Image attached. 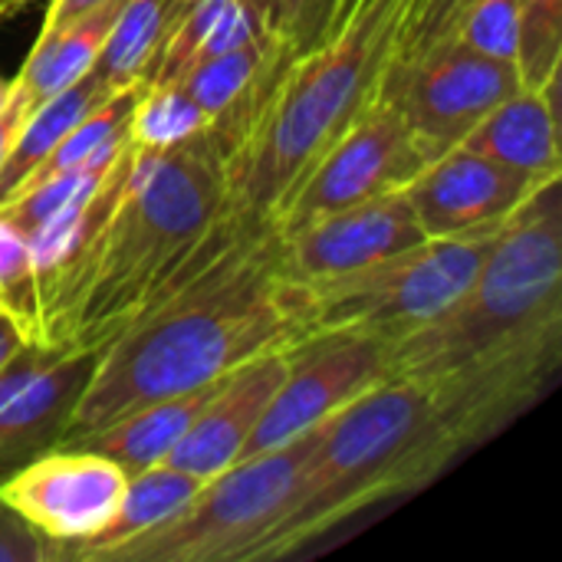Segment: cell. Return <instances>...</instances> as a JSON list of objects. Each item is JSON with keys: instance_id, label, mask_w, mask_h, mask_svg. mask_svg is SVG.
I'll return each mask as SVG.
<instances>
[{"instance_id": "277c9868", "label": "cell", "mask_w": 562, "mask_h": 562, "mask_svg": "<svg viewBox=\"0 0 562 562\" xmlns=\"http://www.w3.org/2000/svg\"><path fill=\"white\" fill-rule=\"evenodd\" d=\"M415 0H336L323 30L280 66L273 92L224 161L227 204L273 227L326 148L379 99Z\"/></svg>"}, {"instance_id": "f546056e", "label": "cell", "mask_w": 562, "mask_h": 562, "mask_svg": "<svg viewBox=\"0 0 562 562\" xmlns=\"http://www.w3.org/2000/svg\"><path fill=\"white\" fill-rule=\"evenodd\" d=\"M468 3L471 0H415V10H412L398 59H412V56L451 40L461 13L468 10Z\"/></svg>"}, {"instance_id": "1f68e13d", "label": "cell", "mask_w": 562, "mask_h": 562, "mask_svg": "<svg viewBox=\"0 0 562 562\" xmlns=\"http://www.w3.org/2000/svg\"><path fill=\"white\" fill-rule=\"evenodd\" d=\"M69 349L63 346H49V342H26L23 349H16L3 366H0V408L43 369H49L56 359H63Z\"/></svg>"}, {"instance_id": "d590c367", "label": "cell", "mask_w": 562, "mask_h": 562, "mask_svg": "<svg viewBox=\"0 0 562 562\" xmlns=\"http://www.w3.org/2000/svg\"><path fill=\"white\" fill-rule=\"evenodd\" d=\"M30 0H0V20H7L10 13H16V10H23Z\"/></svg>"}, {"instance_id": "d6a6232c", "label": "cell", "mask_w": 562, "mask_h": 562, "mask_svg": "<svg viewBox=\"0 0 562 562\" xmlns=\"http://www.w3.org/2000/svg\"><path fill=\"white\" fill-rule=\"evenodd\" d=\"M33 105H30V99L20 92V86L13 82V95H10V102L0 109V165H3V158H7V151H10V145H13V138H16V132H20V125H23V119H26V112H30Z\"/></svg>"}, {"instance_id": "f1b7e54d", "label": "cell", "mask_w": 562, "mask_h": 562, "mask_svg": "<svg viewBox=\"0 0 562 562\" xmlns=\"http://www.w3.org/2000/svg\"><path fill=\"white\" fill-rule=\"evenodd\" d=\"M333 3L336 0H250V7L260 16L263 33L293 53H300L306 43H313V36L323 30Z\"/></svg>"}, {"instance_id": "4316f807", "label": "cell", "mask_w": 562, "mask_h": 562, "mask_svg": "<svg viewBox=\"0 0 562 562\" xmlns=\"http://www.w3.org/2000/svg\"><path fill=\"white\" fill-rule=\"evenodd\" d=\"M517 76L520 89H540L562 72V0H517Z\"/></svg>"}, {"instance_id": "d4e9b609", "label": "cell", "mask_w": 562, "mask_h": 562, "mask_svg": "<svg viewBox=\"0 0 562 562\" xmlns=\"http://www.w3.org/2000/svg\"><path fill=\"white\" fill-rule=\"evenodd\" d=\"M125 145H128V142H125ZM125 145H122V148H125ZM122 148H119V151H122ZM119 151L109 155V158L89 161V165H82V168H72V171H63V175H49V178H43V181H33V184L20 188L7 204H0V214H7L10 224L26 237L33 227H40V224L49 221L53 214H59V211L79 204L82 198H89V194L99 188V181L105 178V171L112 168V161L119 158Z\"/></svg>"}, {"instance_id": "83f0119b", "label": "cell", "mask_w": 562, "mask_h": 562, "mask_svg": "<svg viewBox=\"0 0 562 562\" xmlns=\"http://www.w3.org/2000/svg\"><path fill=\"white\" fill-rule=\"evenodd\" d=\"M517 30H520L517 0H471L451 40L464 43L474 53L517 66Z\"/></svg>"}, {"instance_id": "4dcf8cb0", "label": "cell", "mask_w": 562, "mask_h": 562, "mask_svg": "<svg viewBox=\"0 0 562 562\" xmlns=\"http://www.w3.org/2000/svg\"><path fill=\"white\" fill-rule=\"evenodd\" d=\"M0 562H69V553L40 537L7 504H0Z\"/></svg>"}, {"instance_id": "8fae6325", "label": "cell", "mask_w": 562, "mask_h": 562, "mask_svg": "<svg viewBox=\"0 0 562 562\" xmlns=\"http://www.w3.org/2000/svg\"><path fill=\"white\" fill-rule=\"evenodd\" d=\"M128 474L86 448L63 445L36 454L0 481L7 504L26 527L72 553L95 540L119 510Z\"/></svg>"}, {"instance_id": "44dd1931", "label": "cell", "mask_w": 562, "mask_h": 562, "mask_svg": "<svg viewBox=\"0 0 562 562\" xmlns=\"http://www.w3.org/2000/svg\"><path fill=\"white\" fill-rule=\"evenodd\" d=\"M201 487H204V481H198L165 461L138 471V474H128V484H125L115 517L95 540H89L86 547H79L72 553V562H99V557L109 553L112 547H119L132 537H142L151 527L171 520Z\"/></svg>"}, {"instance_id": "5b68a950", "label": "cell", "mask_w": 562, "mask_h": 562, "mask_svg": "<svg viewBox=\"0 0 562 562\" xmlns=\"http://www.w3.org/2000/svg\"><path fill=\"white\" fill-rule=\"evenodd\" d=\"M461 458L418 382L402 375L379 382L319 425L290 510L263 537L254 562L293 557L352 514L435 484Z\"/></svg>"}, {"instance_id": "ba28073f", "label": "cell", "mask_w": 562, "mask_h": 562, "mask_svg": "<svg viewBox=\"0 0 562 562\" xmlns=\"http://www.w3.org/2000/svg\"><path fill=\"white\" fill-rule=\"evenodd\" d=\"M395 375V342L359 329H313L286 346V375L244 458L283 448Z\"/></svg>"}, {"instance_id": "e575fe53", "label": "cell", "mask_w": 562, "mask_h": 562, "mask_svg": "<svg viewBox=\"0 0 562 562\" xmlns=\"http://www.w3.org/2000/svg\"><path fill=\"white\" fill-rule=\"evenodd\" d=\"M26 342H30V339H26V336H23V333H20V329H16L10 319L0 313V366H3V362H7V359L16 352V349H23Z\"/></svg>"}, {"instance_id": "8992f818", "label": "cell", "mask_w": 562, "mask_h": 562, "mask_svg": "<svg viewBox=\"0 0 562 562\" xmlns=\"http://www.w3.org/2000/svg\"><path fill=\"white\" fill-rule=\"evenodd\" d=\"M319 438V428L296 441L240 458L165 524L132 537L99 562H254L263 537L283 520L296 477Z\"/></svg>"}, {"instance_id": "e0dca14e", "label": "cell", "mask_w": 562, "mask_h": 562, "mask_svg": "<svg viewBox=\"0 0 562 562\" xmlns=\"http://www.w3.org/2000/svg\"><path fill=\"white\" fill-rule=\"evenodd\" d=\"M217 382H207V385L184 392V395H171V398L138 405V408L119 415L115 422H109V425H102V428H95V431L69 441V445L115 461L125 474H138L151 464H161L171 454V448L181 441V435L198 418L204 402L214 395Z\"/></svg>"}, {"instance_id": "8d00e7d4", "label": "cell", "mask_w": 562, "mask_h": 562, "mask_svg": "<svg viewBox=\"0 0 562 562\" xmlns=\"http://www.w3.org/2000/svg\"><path fill=\"white\" fill-rule=\"evenodd\" d=\"M10 95H13V79H3V76H0V109L10 102Z\"/></svg>"}, {"instance_id": "5bb4252c", "label": "cell", "mask_w": 562, "mask_h": 562, "mask_svg": "<svg viewBox=\"0 0 562 562\" xmlns=\"http://www.w3.org/2000/svg\"><path fill=\"white\" fill-rule=\"evenodd\" d=\"M286 375V349L263 352L234 372H227L214 395L204 402L198 418L188 425L181 441L171 448L165 464L211 481L244 458L250 435L257 431L263 412L270 408L280 382Z\"/></svg>"}, {"instance_id": "4fadbf2b", "label": "cell", "mask_w": 562, "mask_h": 562, "mask_svg": "<svg viewBox=\"0 0 562 562\" xmlns=\"http://www.w3.org/2000/svg\"><path fill=\"white\" fill-rule=\"evenodd\" d=\"M540 184L547 181H533L477 151L451 148L405 188V198L425 237H458L507 224Z\"/></svg>"}, {"instance_id": "74e56055", "label": "cell", "mask_w": 562, "mask_h": 562, "mask_svg": "<svg viewBox=\"0 0 562 562\" xmlns=\"http://www.w3.org/2000/svg\"><path fill=\"white\" fill-rule=\"evenodd\" d=\"M178 3H191V0H178Z\"/></svg>"}, {"instance_id": "2e32d148", "label": "cell", "mask_w": 562, "mask_h": 562, "mask_svg": "<svg viewBox=\"0 0 562 562\" xmlns=\"http://www.w3.org/2000/svg\"><path fill=\"white\" fill-rule=\"evenodd\" d=\"M533 181L560 178V72L540 89H517L458 145Z\"/></svg>"}, {"instance_id": "3957f363", "label": "cell", "mask_w": 562, "mask_h": 562, "mask_svg": "<svg viewBox=\"0 0 562 562\" xmlns=\"http://www.w3.org/2000/svg\"><path fill=\"white\" fill-rule=\"evenodd\" d=\"M260 224L227 204L224 158L204 132L168 151L132 145L122 198L102 224L66 306L43 329V342L105 349Z\"/></svg>"}, {"instance_id": "52a82bcc", "label": "cell", "mask_w": 562, "mask_h": 562, "mask_svg": "<svg viewBox=\"0 0 562 562\" xmlns=\"http://www.w3.org/2000/svg\"><path fill=\"white\" fill-rule=\"evenodd\" d=\"M501 227L425 237L366 270L300 283L310 329H359L402 342L438 319L468 290Z\"/></svg>"}, {"instance_id": "30bf717a", "label": "cell", "mask_w": 562, "mask_h": 562, "mask_svg": "<svg viewBox=\"0 0 562 562\" xmlns=\"http://www.w3.org/2000/svg\"><path fill=\"white\" fill-rule=\"evenodd\" d=\"M520 89L514 63L491 59L458 40H445L412 59L392 63L382 92L415 132L428 158L458 148L468 132Z\"/></svg>"}, {"instance_id": "ac0fdd59", "label": "cell", "mask_w": 562, "mask_h": 562, "mask_svg": "<svg viewBox=\"0 0 562 562\" xmlns=\"http://www.w3.org/2000/svg\"><path fill=\"white\" fill-rule=\"evenodd\" d=\"M263 36L267 33L250 0H191L171 20L161 49L145 72V86L175 82L191 66Z\"/></svg>"}, {"instance_id": "9a60e30c", "label": "cell", "mask_w": 562, "mask_h": 562, "mask_svg": "<svg viewBox=\"0 0 562 562\" xmlns=\"http://www.w3.org/2000/svg\"><path fill=\"white\" fill-rule=\"evenodd\" d=\"M95 359L99 352L69 349L0 408V481L36 454L59 448L66 425L95 372Z\"/></svg>"}, {"instance_id": "484cf974", "label": "cell", "mask_w": 562, "mask_h": 562, "mask_svg": "<svg viewBox=\"0 0 562 562\" xmlns=\"http://www.w3.org/2000/svg\"><path fill=\"white\" fill-rule=\"evenodd\" d=\"M0 313L30 339L40 342L43 316H40V286L26 237L0 214Z\"/></svg>"}, {"instance_id": "7c38bea8", "label": "cell", "mask_w": 562, "mask_h": 562, "mask_svg": "<svg viewBox=\"0 0 562 562\" xmlns=\"http://www.w3.org/2000/svg\"><path fill=\"white\" fill-rule=\"evenodd\" d=\"M280 237V260L290 280L313 283L366 270L425 240L405 191L316 217Z\"/></svg>"}, {"instance_id": "ffe728a7", "label": "cell", "mask_w": 562, "mask_h": 562, "mask_svg": "<svg viewBox=\"0 0 562 562\" xmlns=\"http://www.w3.org/2000/svg\"><path fill=\"white\" fill-rule=\"evenodd\" d=\"M112 92H119V89H109V86L89 69V72H82L72 86H66L63 92H56V95L36 102V105L26 112V119H23L16 138H13V145H10L3 165H0V204H7V201L30 181V175L46 161V155L59 145V138H63L82 115H89L99 102H105Z\"/></svg>"}, {"instance_id": "7402d4cb", "label": "cell", "mask_w": 562, "mask_h": 562, "mask_svg": "<svg viewBox=\"0 0 562 562\" xmlns=\"http://www.w3.org/2000/svg\"><path fill=\"white\" fill-rule=\"evenodd\" d=\"M184 3L178 0H122L95 63L89 66L109 89L145 82L161 40Z\"/></svg>"}, {"instance_id": "7a4b0ae2", "label": "cell", "mask_w": 562, "mask_h": 562, "mask_svg": "<svg viewBox=\"0 0 562 562\" xmlns=\"http://www.w3.org/2000/svg\"><path fill=\"white\" fill-rule=\"evenodd\" d=\"M306 333L313 329L303 286L283 270L277 231L260 224L194 283L99 349L95 372L59 445L138 405L217 382L263 352L293 346Z\"/></svg>"}, {"instance_id": "9c48e42d", "label": "cell", "mask_w": 562, "mask_h": 562, "mask_svg": "<svg viewBox=\"0 0 562 562\" xmlns=\"http://www.w3.org/2000/svg\"><path fill=\"white\" fill-rule=\"evenodd\" d=\"M428 165L431 158L415 132L398 109L379 95L296 184L273 217V231L286 234L316 217L405 191Z\"/></svg>"}, {"instance_id": "cb8c5ba5", "label": "cell", "mask_w": 562, "mask_h": 562, "mask_svg": "<svg viewBox=\"0 0 562 562\" xmlns=\"http://www.w3.org/2000/svg\"><path fill=\"white\" fill-rule=\"evenodd\" d=\"M207 122V112L181 86H145L128 119V142L142 151H168L198 138Z\"/></svg>"}, {"instance_id": "d6986e66", "label": "cell", "mask_w": 562, "mask_h": 562, "mask_svg": "<svg viewBox=\"0 0 562 562\" xmlns=\"http://www.w3.org/2000/svg\"><path fill=\"white\" fill-rule=\"evenodd\" d=\"M119 7H122V0H102L89 13H82L56 30H40L23 69L13 79L20 86V92L30 99V105L63 92L82 72H89Z\"/></svg>"}, {"instance_id": "6da1fadb", "label": "cell", "mask_w": 562, "mask_h": 562, "mask_svg": "<svg viewBox=\"0 0 562 562\" xmlns=\"http://www.w3.org/2000/svg\"><path fill=\"white\" fill-rule=\"evenodd\" d=\"M562 362V191L540 184L501 227L468 290L395 342V375L425 389L464 454L553 385Z\"/></svg>"}, {"instance_id": "603a6c76", "label": "cell", "mask_w": 562, "mask_h": 562, "mask_svg": "<svg viewBox=\"0 0 562 562\" xmlns=\"http://www.w3.org/2000/svg\"><path fill=\"white\" fill-rule=\"evenodd\" d=\"M277 53L280 43L263 36L191 66L181 79H175V86H181L207 112V119H214L224 109H231L263 76V69L273 63Z\"/></svg>"}, {"instance_id": "836d02e7", "label": "cell", "mask_w": 562, "mask_h": 562, "mask_svg": "<svg viewBox=\"0 0 562 562\" xmlns=\"http://www.w3.org/2000/svg\"><path fill=\"white\" fill-rule=\"evenodd\" d=\"M99 3H102V0H53L40 30H56V26L76 20V16H82V13H89V10L99 7Z\"/></svg>"}]
</instances>
